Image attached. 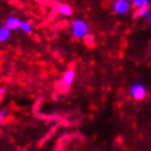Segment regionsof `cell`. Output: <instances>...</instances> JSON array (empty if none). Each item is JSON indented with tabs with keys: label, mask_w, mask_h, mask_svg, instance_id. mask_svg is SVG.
Here are the masks:
<instances>
[{
	"label": "cell",
	"mask_w": 151,
	"mask_h": 151,
	"mask_svg": "<svg viewBox=\"0 0 151 151\" xmlns=\"http://www.w3.org/2000/svg\"><path fill=\"white\" fill-rule=\"evenodd\" d=\"M21 23H22V20H20L18 17H9V18L6 20L4 25H6L9 30L14 31L21 27Z\"/></svg>",
	"instance_id": "obj_5"
},
{
	"label": "cell",
	"mask_w": 151,
	"mask_h": 151,
	"mask_svg": "<svg viewBox=\"0 0 151 151\" xmlns=\"http://www.w3.org/2000/svg\"><path fill=\"white\" fill-rule=\"evenodd\" d=\"M71 33L73 35V37L77 40L84 38L89 33V27H88L87 22L82 19H76L72 22Z\"/></svg>",
	"instance_id": "obj_1"
},
{
	"label": "cell",
	"mask_w": 151,
	"mask_h": 151,
	"mask_svg": "<svg viewBox=\"0 0 151 151\" xmlns=\"http://www.w3.org/2000/svg\"><path fill=\"white\" fill-rule=\"evenodd\" d=\"M8 117V111L7 110H1L0 111V123H2L7 119Z\"/></svg>",
	"instance_id": "obj_11"
},
{
	"label": "cell",
	"mask_w": 151,
	"mask_h": 151,
	"mask_svg": "<svg viewBox=\"0 0 151 151\" xmlns=\"http://www.w3.org/2000/svg\"><path fill=\"white\" fill-rule=\"evenodd\" d=\"M151 13V7L150 6H146V7H142V8H138L135 10L134 12V18H146L147 19L148 17L150 15Z\"/></svg>",
	"instance_id": "obj_6"
},
{
	"label": "cell",
	"mask_w": 151,
	"mask_h": 151,
	"mask_svg": "<svg viewBox=\"0 0 151 151\" xmlns=\"http://www.w3.org/2000/svg\"><path fill=\"white\" fill-rule=\"evenodd\" d=\"M11 36V30H9L6 25L0 27V44L7 42Z\"/></svg>",
	"instance_id": "obj_8"
},
{
	"label": "cell",
	"mask_w": 151,
	"mask_h": 151,
	"mask_svg": "<svg viewBox=\"0 0 151 151\" xmlns=\"http://www.w3.org/2000/svg\"><path fill=\"white\" fill-rule=\"evenodd\" d=\"M56 9L58 13L64 17H69L72 14V8L68 4H59L56 6Z\"/></svg>",
	"instance_id": "obj_7"
},
{
	"label": "cell",
	"mask_w": 151,
	"mask_h": 151,
	"mask_svg": "<svg viewBox=\"0 0 151 151\" xmlns=\"http://www.w3.org/2000/svg\"><path fill=\"white\" fill-rule=\"evenodd\" d=\"M130 7L132 6V2L129 0H114L113 2V11L117 14H127L130 10Z\"/></svg>",
	"instance_id": "obj_3"
},
{
	"label": "cell",
	"mask_w": 151,
	"mask_h": 151,
	"mask_svg": "<svg viewBox=\"0 0 151 151\" xmlns=\"http://www.w3.org/2000/svg\"><path fill=\"white\" fill-rule=\"evenodd\" d=\"M4 93H6V90H4V88L0 87V100L2 99V96L4 95Z\"/></svg>",
	"instance_id": "obj_12"
},
{
	"label": "cell",
	"mask_w": 151,
	"mask_h": 151,
	"mask_svg": "<svg viewBox=\"0 0 151 151\" xmlns=\"http://www.w3.org/2000/svg\"><path fill=\"white\" fill-rule=\"evenodd\" d=\"M75 78H76L75 70L69 69V70H67V71L63 75V78H61V84H63L64 87H70V86L72 84V82L75 81Z\"/></svg>",
	"instance_id": "obj_4"
},
{
	"label": "cell",
	"mask_w": 151,
	"mask_h": 151,
	"mask_svg": "<svg viewBox=\"0 0 151 151\" xmlns=\"http://www.w3.org/2000/svg\"><path fill=\"white\" fill-rule=\"evenodd\" d=\"M147 20H148V23H149V24L151 25V13H150V15H149V17L147 18Z\"/></svg>",
	"instance_id": "obj_13"
},
{
	"label": "cell",
	"mask_w": 151,
	"mask_h": 151,
	"mask_svg": "<svg viewBox=\"0 0 151 151\" xmlns=\"http://www.w3.org/2000/svg\"><path fill=\"white\" fill-rule=\"evenodd\" d=\"M21 30H22L23 33H25V34H31L32 33V31H33V25H32V23L30 21H22L21 23V27H20Z\"/></svg>",
	"instance_id": "obj_9"
},
{
	"label": "cell",
	"mask_w": 151,
	"mask_h": 151,
	"mask_svg": "<svg viewBox=\"0 0 151 151\" xmlns=\"http://www.w3.org/2000/svg\"><path fill=\"white\" fill-rule=\"evenodd\" d=\"M132 6L135 9H138V8H142L146 7V6H149L150 4V0H132Z\"/></svg>",
	"instance_id": "obj_10"
},
{
	"label": "cell",
	"mask_w": 151,
	"mask_h": 151,
	"mask_svg": "<svg viewBox=\"0 0 151 151\" xmlns=\"http://www.w3.org/2000/svg\"><path fill=\"white\" fill-rule=\"evenodd\" d=\"M129 93L132 95V98L136 101H142L147 96V89L142 83H134L130 89H129Z\"/></svg>",
	"instance_id": "obj_2"
}]
</instances>
